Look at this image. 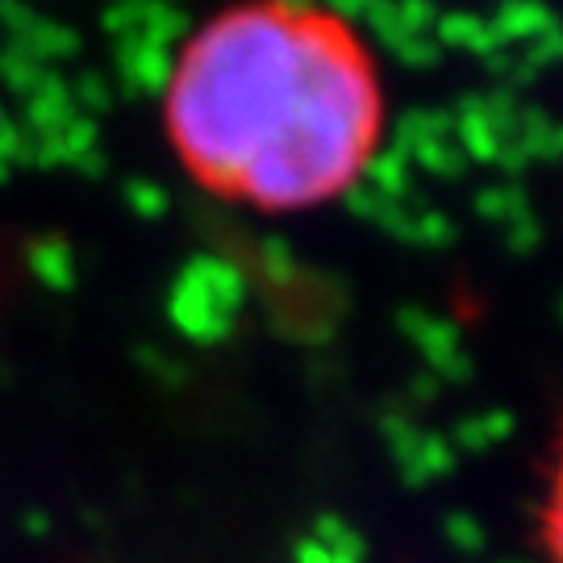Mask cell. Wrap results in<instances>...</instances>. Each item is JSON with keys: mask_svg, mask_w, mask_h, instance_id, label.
Here are the masks:
<instances>
[{"mask_svg": "<svg viewBox=\"0 0 563 563\" xmlns=\"http://www.w3.org/2000/svg\"><path fill=\"white\" fill-rule=\"evenodd\" d=\"M163 139L205 197L263 218L342 201L388 134L376 51L322 0H234L180 42Z\"/></svg>", "mask_w": 563, "mask_h": 563, "instance_id": "cell-1", "label": "cell"}]
</instances>
